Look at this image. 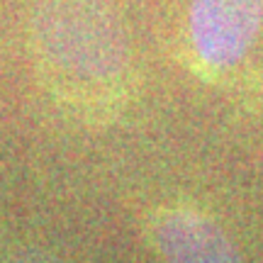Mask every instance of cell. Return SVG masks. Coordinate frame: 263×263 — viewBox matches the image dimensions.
Masks as SVG:
<instances>
[{
    "label": "cell",
    "instance_id": "obj_1",
    "mask_svg": "<svg viewBox=\"0 0 263 263\" xmlns=\"http://www.w3.org/2000/svg\"><path fill=\"white\" fill-rule=\"evenodd\" d=\"M34 22L44 51L68 76L107 81L124 64V42L103 0H37Z\"/></svg>",
    "mask_w": 263,
    "mask_h": 263
},
{
    "label": "cell",
    "instance_id": "obj_2",
    "mask_svg": "<svg viewBox=\"0 0 263 263\" xmlns=\"http://www.w3.org/2000/svg\"><path fill=\"white\" fill-rule=\"evenodd\" d=\"M263 0H193L190 37L207 66H234L256 42Z\"/></svg>",
    "mask_w": 263,
    "mask_h": 263
},
{
    "label": "cell",
    "instance_id": "obj_3",
    "mask_svg": "<svg viewBox=\"0 0 263 263\" xmlns=\"http://www.w3.org/2000/svg\"><path fill=\"white\" fill-rule=\"evenodd\" d=\"M156 241L168 263H241L219 227L195 212H168L156 224Z\"/></svg>",
    "mask_w": 263,
    "mask_h": 263
},
{
    "label": "cell",
    "instance_id": "obj_4",
    "mask_svg": "<svg viewBox=\"0 0 263 263\" xmlns=\"http://www.w3.org/2000/svg\"><path fill=\"white\" fill-rule=\"evenodd\" d=\"M12 263H57V261H49L44 256H22V258H17V261H12Z\"/></svg>",
    "mask_w": 263,
    "mask_h": 263
}]
</instances>
